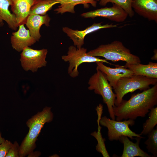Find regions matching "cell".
<instances>
[{
    "instance_id": "7402d4cb",
    "label": "cell",
    "mask_w": 157,
    "mask_h": 157,
    "mask_svg": "<svg viewBox=\"0 0 157 157\" xmlns=\"http://www.w3.org/2000/svg\"><path fill=\"white\" fill-rule=\"evenodd\" d=\"M148 118L143 124V129L140 134L146 135L151 132L157 124V107L151 108L149 114Z\"/></svg>"
},
{
    "instance_id": "d6986e66",
    "label": "cell",
    "mask_w": 157,
    "mask_h": 157,
    "mask_svg": "<svg viewBox=\"0 0 157 157\" xmlns=\"http://www.w3.org/2000/svg\"><path fill=\"white\" fill-rule=\"evenodd\" d=\"M11 2V0H0V26L3 25L4 21L10 28L16 30L18 26L15 15L9 10Z\"/></svg>"
},
{
    "instance_id": "4316f807",
    "label": "cell",
    "mask_w": 157,
    "mask_h": 157,
    "mask_svg": "<svg viewBox=\"0 0 157 157\" xmlns=\"http://www.w3.org/2000/svg\"><path fill=\"white\" fill-rule=\"evenodd\" d=\"M154 56L151 58V59L155 60H157V49H155L154 51Z\"/></svg>"
},
{
    "instance_id": "9c48e42d",
    "label": "cell",
    "mask_w": 157,
    "mask_h": 157,
    "mask_svg": "<svg viewBox=\"0 0 157 157\" xmlns=\"http://www.w3.org/2000/svg\"><path fill=\"white\" fill-rule=\"evenodd\" d=\"M81 16L92 19L102 17L117 22H124L128 16L126 12L121 7L113 4L112 7H106L82 13Z\"/></svg>"
},
{
    "instance_id": "ffe728a7",
    "label": "cell",
    "mask_w": 157,
    "mask_h": 157,
    "mask_svg": "<svg viewBox=\"0 0 157 157\" xmlns=\"http://www.w3.org/2000/svg\"><path fill=\"white\" fill-rule=\"evenodd\" d=\"M103 107L101 106H98L96 108V110L98 116L97 120L98 125V131L97 132L95 131L92 133L91 135L94 136L97 141V144L96 146V149L97 151L101 153L104 157H109L110 156L105 145V141L106 140L102 137L101 132V127L100 126L99 120L103 113Z\"/></svg>"
},
{
    "instance_id": "277c9868",
    "label": "cell",
    "mask_w": 157,
    "mask_h": 157,
    "mask_svg": "<svg viewBox=\"0 0 157 157\" xmlns=\"http://www.w3.org/2000/svg\"><path fill=\"white\" fill-rule=\"evenodd\" d=\"M157 83V78L133 75L119 79L113 89L116 95L115 101V106L121 102L124 96L129 92L137 90H144L150 88V85Z\"/></svg>"
},
{
    "instance_id": "4fadbf2b",
    "label": "cell",
    "mask_w": 157,
    "mask_h": 157,
    "mask_svg": "<svg viewBox=\"0 0 157 157\" xmlns=\"http://www.w3.org/2000/svg\"><path fill=\"white\" fill-rule=\"evenodd\" d=\"M39 0H11V10L15 15L18 27L26 24L31 8Z\"/></svg>"
},
{
    "instance_id": "d4e9b609",
    "label": "cell",
    "mask_w": 157,
    "mask_h": 157,
    "mask_svg": "<svg viewBox=\"0 0 157 157\" xmlns=\"http://www.w3.org/2000/svg\"><path fill=\"white\" fill-rule=\"evenodd\" d=\"M20 146L18 142L15 141L7 153L5 157H19Z\"/></svg>"
},
{
    "instance_id": "44dd1931",
    "label": "cell",
    "mask_w": 157,
    "mask_h": 157,
    "mask_svg": "<svg viewBox=\"0 0 157 157\" xmlns=\"http://www.w3.org/2000/svg\"><path fill=\"white\" fill-rule=\"evenodd\" d=\"M59 2L56 0H39L31 8L29 15H44L52 6Z\"/></svg>"
},
{
    "instance_id": "6da1fadb",
    "label": "cell",
    "mask_w": 157,
    "mask_h": 157,
    "mask_svg": "<svg viewBox=\"0 0 157 157\" xmlns=\"http://www.w3.org/2000/svg\"><path fill=\"white\" fill-rule=\"evenodd\" d=\"M157 104V83L141 93L132 94L128 100L123 99L113 108L116 120H135L144 117Z\"/></svg>"
},
{
    "instance_id": "5b68a950",
    "label": "cell",
    "mask_w": 157,
    "mask_h": 157,
    "mask_svg": "<svg viewBox=\"0 0 157 157\" xmlns=\"http://www.w3.org/2000/svg\"><path fill=\"white\" fill-rule=\"evenodd\" d=\"M97 72L90 78L88 84V89L94 90V93L101 96L103 101L107 105L111 119L115 120L113 108L116 95L113 91V88L107 80L105 74L96 68Z\"/></svg>"
},
{
    "instance_id": "ac0fdd59",
    "label": "cell",
    "mask_w": 157,
    "mask_h": 157,
    "mask_svg": "<svg viewBox=\"0 0 157 157\" xmlns=\"http://www.w3.org/2000/svg\"><path fill=\"white\" fill-rule=\"evenodd\" d=\"M60 5L54 10L56 13L63 14L67 12L75 13V6L77 5L82 4L85 8H88L89 4L94 7L97 6V1L100 0H56Z\"/></svg>"
},
{
    "instance_id": "cb8c5ba5",
    "label": "cell",
    "mask_w": 157,
    "mask_h": 157,
    "mask_svg": "<svg viewBox=\"0 0 157 157\" xmlns=\"http://www.w3.org/2000/svg\"><path fill=\"white\" fill-rule=\"evenodd\" d=\"M147 139L144 144L148 152L151 153L153 157L157 156V128L153 129L148 134Z\"/></svg>"
},
{
    "instance_id": "52a82bcc",
    "label": "cell",
    "mask_w": 157,
    "mask_h": 157,
    "mask_svg": "<svg viewBox=\"0 0 157 157\" xmlns=\"http://www.w3.org/2000/svg\"><path fill=\"white\" fill-rule=\"evenodd\" d=\"M133 120L128 119L123 121H115L110 119L106 116L101 117L99 120L100 124L107 128L108 139L111 141L119 140L122 136L129 137L132 140L134 137L143 138L140 134H138L132 131L129 127L135 124Z\"/></svg>"
},
{
    "instance_id": "83f0119b",
    "label": "cell",
    "mask_w": 157,
    "mask_h": 157,
    "mask_svg": "<svg viewBox=\"0 0 157 157\" xmlns=\"http://www.w3.org/2000/svg\"><path fill=\"white\" fill-rule=\"evenodd\" d=\"M5 140L1 136V134L0 132V144L3 142Z\"/></svg>"
},
{
    "instance_id": "7c38bea8",
    "label": "cell",
    "mask_w": 157,
    "mask_h": 157,
    "mask_svg": "<svg viewBox=\"0 0 157 157\" xmlns=\"http://www.w3.org/2000/svg\"><path fill=\"white\" fill-rule=\"evenodd\" d=\"M134 12L149 21L157 22V0H131Z\"/></svg>"
},
{
    "instance_id": "484cf974",
    "label": "cell",
    "mask_w": 157,
    "mask_h": 157,
    "mask_svg": "<svg viewBox=\"0 0 157 157\" xmlns=\"http://www.w3.org/2000/svg\"><path fill=\"white\" fill-rule=\"evenodd\" d=\"M12 144L10 141L5 140L0 144V157H6Z\"/></svg>"
},
{
    "instance_id": "9a60e30c",
    "label": "cell",
    "mask_w": 157,
    "mask_h": 157,
    "mask_svg": "<svg viewBox=\"0 0 157 157\" xmlns=\"http://www.w3.org/2000/svg\"><path fill=\"white\" fill-rule=\"evenodd\" d=\"M50 20V18L47 14L44 15H33L28 16L26 24L31 36L36 41H38L41 37L40 33L41 26L43 24L47 27L49 26Z\"/></svg>"
},
{
    "instance_id": "8fae6325",
    "label": "cell",
    "mask_w": 157,
    "mask_h": 157,
    "mask_svg": "<svg viewBox=\"0 0 157 157\" xmlns=\"http://www.w3.org/2000/svg\"><path fill=\"white\" fill-rule=\"evenodd\" d=\"M97 68L104 73L109 84L113 89L118 81L124 77H128L133 74V72L124 66L115 65V68H111L104 64L101 62H96Z\"/></svg>"
},
{
    "instance_id": "30bf717a",
    "label": "cell",
    "mask_w": 157,
    "mask_h": 157,
    "mask_svg": "<svg viewBox=\"0 0 157 157\" xmlns=\"http://www.w3.org/2000/svg\"><path fill=\"white\" fill-rule=\"evenodd\" d=\"M102 23H94L83 30H74L67 27H63L62 30L72 40L74 46L79 48L84 44V38L87 35L103 28L117 27L119 24L111 23L102 25Z\"/></svg>"
},
{
    "instance_id": "7a4b0ae2",
    "label": "cell",
    "mask_w": 157,
    "mask_h": 157,
    "mask_svg": "<svg viewBox=\"0 0 157 157\" xmlns=\"http://www.w3.org/2000/svg\"><path fill=\"white\" fill-rule=\"evenodd\" d=\"M53 117L51 108L46 107L28 119L26 124L29 131L20 146L19 157H25L33 151L42 129L45 123L52 121Z\"/></svg>"
},
{
    "instance_id": "e0dca14e",
    "label": "cell",
    "mask_w": 157,
    "mask_h": 157,
    "mask_svg": "<svg viewBox=\"0 0 157 157\" xmlns=\"http://www.w3.org/2000/svg\"><path fill=\"white\" fill-rule=\"evenodd\" d=\"M124 66L131 70L134 75L157 78V63L149 62L147 65L126 63Z\"/></svg>"
},
{
    "instance_id": "ba28073f",
    "label": "cell",
    "mask_w": 157,
    "mask_h": 157,
    "mask_svg": "<svg viewBox=\"0 0 157 157\" xmlns=\"http://www.w3.org/2000/svg\"><path fill=\"white\" fill-rule=\"evenodd\" d=\"M47 52L46 49L37 50L28 47H25L22 50L20 59L22 67L26 71L37 72L38 68L46 65L45 59Z\"/></svg>"
},
{
    "instance_id": "2e32d148",
    "label": "cell",
    "mask_w": 157,
    "mask_h": 157,
    "mask_svg": "<svg viewBox=\"0 0 157 157\" xmlns=\"http://www.w3.org/2000/svg\"><path fill=\"white\" fill-rule=\"evenodd\" d=\"M141 138L136 137L135 143L131 141L126 136H122L119 138V141L123 144L124 149L121 157H153L142 150L140 147Z\"/></svg>"
},
{
    "instance_id": "8992f818",
    "label": "cell",
    "mask_w": 157,
    "mask_h": 157,
    "mask_svg": "<svg viewBox=\"0 0 157 157\" xmlns=\"http://www.w3.org/2000/svg\"><path fill=\"white\" fill-rule=\"evenodd\" d=\"M62 59L65 62L69 63L68 72L70 76L75 78L78 76L79 66L81 64L101 62L110 64L105 59L90 56L87 53V49L83 47L76 48V46L71 45L68 48L67 55L62 56Z\"/></svg>"
},
{
    "instance_id": "603a6c76",
    "label": "cell",
    "mask_w": 157,
    "mask_h": 157,
    "mask_svg": "<svg viewBox=\"0 0 157 157\" xmlns=\"http://www.w3.org/2000/svg\"><path fill=\"white\" fill-rule=\"evenodd\" d=\"M109 2L121 7L130 17L131 18L134 16L135 12L131 6V0H100L99 4L101 6H105Z\"/></svg>"
},
{
    "instance_id": "5bb4252c",
    "label": "cell",
    "mask_w": 157,
    "mask_h": 157,
    "mask_svg": "<svg viewBox=\"0 0 157 157\" xmlns=\"http://www.w3.org/2000/svg\"><path fill=\"white\" fill-rule=\"evenodd\" d=\"M19 26L18 31L12 33L10 39L13 48L20 52L25 47L33 45L36 41L31 36L29 30L26 28L24 24Z\"/></svg>"
},
{
    "instance_id": "3957f363",
    "label": "cell",
    "mask_w": 157,
    "mask_h": 157,
    "mask_svg": "<svg viewBox=\"0 0 157 157\" xmlns=\"http://www.w3.org/2000/svg\"><path fill=\"white\" fill-rule=\"evenodd\" d=\"M87 53L90 56L102 57L106 60L114 62L122 61L128 64H135L141 62L139 57L131 53L130 50L125 47L122 42L118 40L101 45Z\"/></svg>"
}]
</instances>
